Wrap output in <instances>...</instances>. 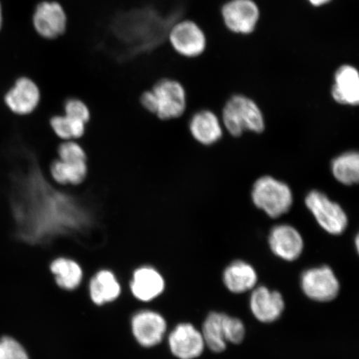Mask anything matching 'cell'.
I'll return each instance as SVG.
<instances>
[{
    "label": "cell",
    "mask_w": 359,
    "mask_h": 359,
    "mask_svg": "<svg viewBox=\"0 0 359 359\" xmlns=\"http://www.w3.org/2000/svg\"><path fill=\"white\" fill-rule=\"evenodd\" d=\"M140 103L143 109L161 120L177 119L187 110L186 88L177 79H161L142 93Z\"/></svg>",
    "instance_id": "cell-2"
},
{
    "label": "cell",
    "mask_w": 359,
    "mask_h": 359,
    "mask_svg": "<svg viewBox=\"0 0 359 359\" xmlns=\"http://www.w3.org/2000/svg\"><path fill=\"white\" fill-rule=\"evenodd\" d=\"M331 95L340 105L354 107L359 103V73L357 67L343 65L337 69Z\"/></svg>",
    "instance_id": "cell-17"
},
{
    "label": "cell",
    "mask_w": 359,
    "mask_h": 359,
    "mask_svg": "<svg viewBox=\"0 0 359 359\" xmlns=\"http://www.w3.org/2000/svg\"><path fill=\"white\" fill-rule=\"evenodd\" d=\"M88 298L96 307L114 304L123 294V286L116 273L109 269H101L89 280Z\"/></svg>",
    "instance_id": "cell-15"
},
{
    "label": "cell",
    "mask_w": 359,
    "mask_h": 359,
    "mask_svg": "<svg viewBox=\"0 0 359 359\" xmlns=\"http://www.w3.org/2000/svg\"><path fill=\"white\" fill-rule=\"evenodd\" d=\"M226 313L212 312L206 317L202 325L201 334L205 346L213 353H222L226 349L224 318Z\"/></svg>",
    "instance_id": "cell-22"
},
{
    "label": "cell",
    "mask_w": 359,
    "mask_h": 359,
    "mask_svg": "<svg viewBox=\"0 0 359 359\" xmlns=\"http://www.w3.org/2000/svg\"><path fill=\"white\" fill-rule=\"evenodd\" d=\"M65 115L70 118L82 121L88 123L91 118V111L86 102L77 97H71L67 100L64 105Z\"/></svg>",
    "instance_id": "cell-27"
},
{
    "label": "cell",
    "mask_w": 359,
    "mask_h": 359,
    "mask_svg": "<svg viewBox=\"0 0 359 359\" xmlns=\"http://www.w3.org/2000/svg\"><path fill=\"white\" fill-rule=\"evenodd\" d=\"M3 25V12H2V6L1 4H0V30L2 29Z\"/></svg>",
    "instance_id": "cell-30"
},
{
    "label": "cell",
    "mask_w": 359,
    "mask_h": 359,
    "mask_svg": "<svg viewBox=\"0 0 359 359\" xmlns=\"http://www.w3.org/2000/svg\"><path fill=\"white\" fill-rule=\"evenodd\" d=\"M258 281L257 272L249 263L236 260L224 269L223 282L229 291L243 294L255 288Z\"/></svg>",
    "instance_id": "cell-20"
},
{
    "label": "cell",
    "mask_w": 359,
    "mask_h": 359,
    "mask_svg": "<svg viewBox=\"0 0 359 359\" xmlns=\"http://www.w3.org/2000/svg\"><path fill=\"white\" fill-rule=\"evenodd\" d=\"M0 359H30V356L19 340L4 336L0 338Z\"/></svg>",
    "instance_id": "cell-25"
},
{
    "label": "cell",
    "mask_w": 359,
    "mask_h": 359,
    "mask_svg": "<svg viewBox=\"0 0 359 359\" xmlns=\"http://www.w3.org/2000/svg\"><path fill=\"white\" fill-rule=\"evenodd\" d=\"M331 172L337 182L351 187L359 181V154L355 151L344 152L331 163Z\"/></svg>",
    "instance_id": "cell-23"
},
{
    "label": "cell",
    "mask_w": 359,
    "mask_h": 359,
    "mask_svg": "<svg viewBox=\"0 0 359 359\" xmlns=\"http://www.w3.org/2000/svg\"><path fill=\"white\" fill-rule=\"evenodd\" d=\"M304 203L318 226L327 234L340 236L347 230L348 217L346 212L324 192L309 191L305 196Z\"/></svg>",
    "instance_id": "cell-5"
},
{
    "label": "cell",
    "mask_w": 359,
    "mask_h": 359,
    "mask_svg": "<svg viewBox=\"0 0 359 359\" xmlns=\"http://www.w3.org/2000/svg\"><path fill=\"white\" fill-rule=\"evenodd\" d=\"M168 321L154 309H142L134 312L129 320L130 334L137 346L154 349L163 344L168 333Z\"/></svg>",
    "instance_id": "cell-6"
},
{
    "label": "cell",
    "mask_w": 359,
    "mask_h": 359,
    "mask_svg": "<svg viewBox=\"0 0 359 359\" xmlns=\"http://www.w3.org/2000/svg\"><path fill=\"white\" fill-rule=\"evenodd\" d=\"M223 128L219 116L214 111L206 109L196 112L189 123L191 136L204 146H212L221 140Z\"/></svg>",
    "instance_id": "cell-18"
},
{
    "label": "cell",
    "mask_w": 359,
    "mask_h": 359,
    "mask_svg": "<svg viewBox=\"0 0 359 359\" xmlns=\"http://www.w3.org/2000/svg\"><path fill=\"white\" fill-rule=\"evenodd\" d=\"M168 39L175 53L187 58L200 57L208 47L204 30L191 20L175 22L168 29Z\"/></svg>",
    "instance_id": "cell-7"
},
{
    "label": "cell",
    "mask_w": 359,
    "mask_h": 359,
    "mask_svg": "<svg viewBox=\"0 0 359 359\" xmlns=\"http://www.w3.org/2000/svg\"><path fill=\"white\" fill-rule=\"evenodd\" d=\"M268 243L273 255L290 262L298 259L304 248L302 233L289 224L273 226L269 232Z\"/></svg>",
    "instance_id": "cell-14"
},
{
    "label": "cell",
    "mask_w": 359,
    "mask_h": 359,
    "mask_svg": "<svg viewBox=\"0 0 359 359\" xmlns=\"http://www.w3.org/2000/svg\"><path fill=\"white\" fill-rule=\"evenodd\" d=\"M41 97V90L35 81L28 77H21L6 93L4 101L13 114L28 116L38 109Z\"/></svg>",
    "instance_id": "cell-13"
},
{
    "label": "cell",
    "mask_w": 359,
    "mask_h": 359,
    "mask_svg": "<svg viewBox=\"0 0 359 359\" xmlns=\"http://www.w3.org/2000/svg\"><path fill=\"white\" fill-rule=\"evenodd\" d=\"M304 294L313 302L327 303L337 298L340 284L330 266L313 267L305 271L300 278Z\"/></svg>",
    "instance_id": "cell-9"
},
{
    "label": "cell",
    "mask_w": 359,
    "mask_h": 359,
    "mask_svg": "<svg viewBox=\"0 0 359 359\" xmlns=\"http://www.w3.org/2000/svg\"><path fill=\"white\" fill-rule=\"evenodd\" d=\"M170 353L177 359H196L203 353L205 344L201 332L191 323H180L168 336Z\"/></svg>",
    "instance_id": "cell-11"
},
{
    "label": "cell",
    "mask_w": 359,
    "mask_h": 359,
    "mask_svg": "<svg viewBox=\"0 0 359 359\" xmlns=\"http://www.w3.org/2000/svg\"><path fill=\"white\" fill-rule=\"evenodd\" d=\"M223 128L233 137L245 132L262 133L266 128L263 111L252 98L236 94L229 98L222 110Z\"/></svg>",
    "instance_id": "cell-3"
},
{
    "label": "cell",
    "mask_w": 359,
    "mask_h": 359,
    "mask_svg": "<svg viewBox=\"0 0 359 359\" xmlns=\"http://www.w3.org/2000/svg\"><path fill=\"white\" fill-rule=\"evenodd\" d=\"M49 271L58 289L73 293L80 288L84 272L81 264L69 257H57L49 264Z\"/></svg>",
    "instance_id": "cell-19"
},
{
    "label": "cell",
    "mask_w": 359,
    "mask_h": 359,
    "mask_svg": "<svg viewBox=\"0 0 359 359\" xmlns=\"http://www.w3.org/2000/svg\"><path fill=\"white\" fill-rule=\"evenodd\" d=\"M285 300L280 292L259 286L251 293L250 307L253 316L264 324L275 322L285 311Z\"/></svg>",
    "instance_id": "cell-16"
},
{
    "label": "cell",
    "mask_w": 359,
    "mask_h": 359,
    "mask_svg": "<svg viewBox=\"0 0 359 359\" xmlns=\"http://www.w3.org/2000/svg\"><path fill=\"white\" fill-rule=\"evenodd\" d=\"M53 181L58 185L79 186L87 179L88 165L87 161H65L56 159L49 168Z\"/></svg>",
    "instance_id": "cell-21"
},
{
    "label": "cell",
    "mask_w": 359,
    "mask_h": 359,
    "mask_svg": "<svg viewBox=\"0 0 359 359\" xmlns=\"http://www.w3.org/2000/svg\"><path fill=\"white\" fill-rule=\"evenodd\" d=\"M10 205L15 235L29 245L82 232L91 219L74 197L55 189L33 163L13 172Z\"/></svg>",
    "instance_id": "cell-1"
},
{
    "label": "cell",
    "mask_w": 359,
    "mask_h": 359,
    "mask_svg": "<svg viewBox=\"0 0 359 359\" xmlns=\"http://www.w3.org/2000/svg\"><path fill=\"white\" fill-rule=\"evenodd\" d=\"M224 26L237 34H250L257 29L260 11L255 0H229L221 11Z\"/></svg>",
    "instance_id": "cell-10"
},
{
    "label": "cell",
    "mask_w": 359,
    "mask_h": 359,
    "mask_svg": "<svg viewBox=\"0 0 359 359\" xmlns=\"http://www.w3.org/2000/svg\"><path fill=\"white\" fill-rule=\"evenodd\" d=\"M358 241H359V238H358V236H357L355 238V245H356L355 247H356V249L358 251V246H359Z\"/></svg>",
    "instance_id": "cell-31"
},
{
    "label": "cell",
    "mask_w": 359,
    "mask_h": 359,
    "mask_svg": "<svg viewBox=\"0 0 359 359\" xmlns=\"http://www.w3.org/2000/svg\"><path fill=\"white\" fill-rule=\"evenodd\" d=\"M165 286V278L158 269L151 266H142L132 273L128 288L137 302L149 304L164 294Z\"/></svg>",
    "instance_id": "cell-12"
},
{
    "label": "cell",
    "mask_w": 359,
    "mask_h": 359,
    "mask_svg": "<svg viewBox=\"0 0 359 359\" xmlns=\"http://www.w3.org/2000/svg\"><path fill=\"white\" fill-rule=\"evenodd\" d=\"M224 331L227 343L240 344L243 342L245 336V327L240 318L226 316L224 318Z\"/></svg>",
    "instance_id": "cell-28"
},
{
    "label": "cell",
    "mask_w": 359,
    "mask_h": 359,
    "mask_svg": "<svg viewBox=\"0 0 359 359\" xmlns=\"http://www.w3.org/2000/svg\"><path fill=\"white\" fill-rule=\"evenodd\" d=\"M251 199L269 217L276 219L288 213L294 204V194L288 184L271 176L255 182Z\"/></svg>",
    "instance_id": "cell-4"
},
{
    "label": "cell",
    "mask_w": 359,
    "mask_h": 359,
    "mask_svg": "<svg viewBox=\"0 0 359 359\" xmlns=\"http://www.w3.org/2000/svg\"><path fill=\"white\" fill-rule=\"evenodd\" d=\"M49 124L56 136L64 141L76 140L86 133V123L65 114L52 116Z\"/></svg>",
    "instance_id": "cell-24"
},
{
    "label": "cell",
    "mask_w": 359,
    "mask_h": 359,
    "mask_svg": "<svg viewBox=\"0 0 359 359\" xmlns=\"http://www.w3.org/2000/svg\"><path fill=\"white\" fill-rule=\"evenodd\" d=\"M58 159L65 161H88L86 151L74 140L65 141L57 147Z\"/></svg>",
    "instance_id": "cell-26"
},
{
    "label": "cell",
    "mask_w": 359,
    "mask_h": 359,
    "mask_svg": "<svg viewBox=\"0 0 359 359\" xmlns=\"http://www.w3.org/2000/svg\"><path fill=\"white\" fill-rule=\"evenodd\" d=\"M313 7H322L332 2V0H307Z\"/></svg>",
    "instance_id": "cell-29"
},
{
    "label": "cell",
    "mask_w": 359,
    "mask_h": 359,
    "mask_svg": "<svg viewBox=\"0 0 359 359\" xmlns=\"http://www.w3.org/2000/svg\"><path fill=\"white\" fill-rule=\"evenodd\" d=\"M35 32L46 40H55L66 33L69 17L57 0H43L36 6L32 17Z\"/></svg>",
    "instance_id": "cell-8"
}]
</instances>
